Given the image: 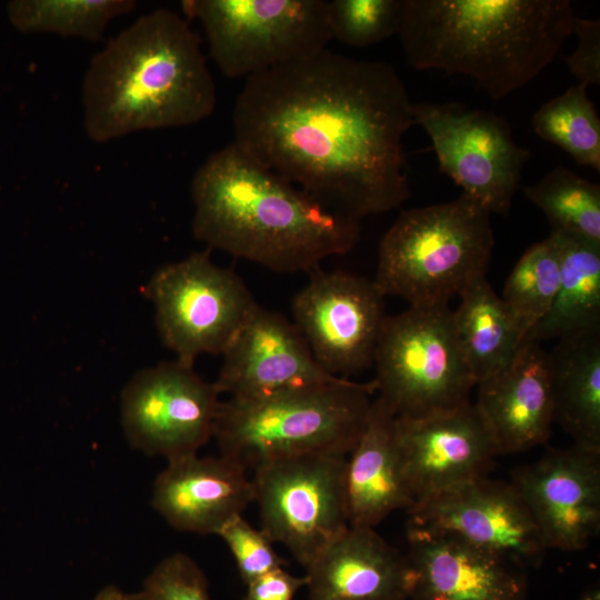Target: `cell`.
I'll return each mask as SVG.
<instances>
[{"mask_svg":"<svg viewBox=\"0 0 600 600\" xmlns=\"http://www.w3.org/2000/svg\"><path fill=\"white\" fill-rule=\"evenodd\" d=\"M328 11L332 39L367 47L398 33L402 0H332Z\"/></svg>","mask_w":600,"mask_h":600,"instance_id":"cell-30","label":"cell"},{"mask_svg":"<svg viewBox=\"0 0 600 600\" xmlns=\"http://www.w3.org/2000/svg\"><path fill=\"white\" fill-rule=\"evenodd\" d=\"M560 253V282L544 317L526 339H549L600 330V243L550 232Z\"/></svg>","mask_w":600,"mask_h":600,"instance_id":"cell-25","label":"cell"},{"mask_svg":"<svg viewBox=\"0 0 600 600\" xmlns=\"http://www.w3.org/2000/svg\"><path fill=\"white\" fill-rule=\"evenodd\" d=\"M404 476L414 503L486 477L498 451L474 403L419 417H397Z\"/></svg>","mask_w":600,"mask_h":600,"instance_id":"cell-16","label":"cell"},{"mask_svg":"<svg viewBox=\"0 0 600 600\" xmlns=\"http://www.w3.org/2000/svg\"><path fill=\"white\" fill-rule=\"evenodd\" d=\"M546 549L580 551L600 529V451L572 444L548 449L510 482Z\"/></svg>","mask_w":600,"mask_h":600,"instance_id":"cell-15","label":"cell"},{"mask_svg":"<svg viewBox=\"0 0 600 600\" xmlns=\"http://www.w3.org/2000/svg\"><path fill=\"white\" fill-rule=\"evenodd\" d=\"M234 142L330 210L359 221L409 197L402 137L413 102L392 66L324 49L246 79Z\"/></svg>","mask_w":600,"mask_h":600,"instance_id":"cell-1","label":"cell"},{"mask_svg":"<svg viewBox=\"0 0 600 600\" xmlns=\"http://www.w3.org/2000/svg\"><path fill=\"white\" fill-rule=\"evenodd\" d=\"M452 311L453 327L476 384L501 371L514 357L526 334L486 277L460 293Z\"/></svg>","mask_w":600,"mask_h":600,"instance_id":"cell-24","label":"cell"},{"mask_svg":"<svg viewBox=\"0 0 600 600\" xmlns=\"http://www.w3.org/2000/svg\"><path fill=\"white\" fill-rule=\"evenodd\" d=\"M244 600H293L306 586V577L289 573L284 568L269 571L249 582Z\"/></svg>","mask_w":600,"mask_h":600,"instance_id":"cell-34","label":"cell"},{"mask_svg":"<svg viewBox=\"0 0 600 600\" xmlns=\"http://www.w3.org/2000/svg\"><path fill=\"white\" fill-rule=\"evenodd\" d=\"M474 404L484 419L498 454L518 453L543 444L553 423L548 352L526 339L512 360L477 384Z\"/></svg>","mask_w":600,"mask_h":600,"instance_id":"cell-20","label":"cell"},{"mask_svg":"<svg viewBox=\"0 0 600 600\" xmlns=\"http://www.w3.org/2000/svg\"><path fill=\"white\" fill-rule=\"evenodd\" d=\"M306 569L309 600H406L407 556L373 528L349 527Z\"/></svg>","mask_w":600,"mask_h":600,"instance_id":"cell-21","label":"cell"},{"mask_svg":"<svg viewBox=\"0 0 600 600\" xmlns=\"http://www.w3.org/2000/svg\"><path fill=\"white\" fill-rule=\"evenodd\" d=\"M81 96L83 128L97 143L191 126L217 103L200 36L167 8L140 16L106 42L89 62Z\"/></svg>","mask_w":600,"mask_h":600,"instance_id":"cell-3","label":"cell"},{"mask_svg":"<svg viewBox=\"0 0 600 600\" xmlns=\"http://www.w3.org/2000/svg\"><path fill=\"white\" fill-rule=\"evenodd\" d=\"M138 594L140 600H211L202 570L182 552L161 560Z\"/></svg>","mask_w":600,"mask_h":600,"instance_id":"cell-31","label":"cell"},{"mask_svg":"<svg viewBox=\"0 0 600 600\" xmlns=\"http://www.w3.org/2000/svg\"><path fill=\"white\" fill-rule=\"evenodd\" d=\"M159 336L177 360L222 354L259 307L243 280L217 266L210 249L160 267L144 287Z\"/></svg>","mask_w":600,"mask_h":600,"instance_id":"cell-9","label":"cell"},{"mask_svg":"<svg viewBox=\"0 0 600 600\" xmlns=\"http://www.w3.org/2000/svg\"><path fill=\"white\" fill-rule=\"evenodd\" d=\"M396 419L380 398L373 399L366 426L347 457L344 492L350 527L374 528L391 512L414 504Z\"/></svg>","mask_w":600,"mask_h":600,"instance_id":"cell-22","label":"cell"},{"mask_svg":"<svg viewBox=\"0 0 600 600\" xmlns=\"http://www.w3.org/2000/svg\"><path fill=\"white\" fill-rule=\"evenodd\" d=\"M410 600H526L522 567L446 531L408 526Z\"/></svg>","mask_w":600,"mask_h":600,"instance_id":"cell-18","label":"cell"},{"mask_svg":"<svg viewBox=\"0 0 600 600\" xmlns=\"http://www.w3.org/2000/svg\"><path fill=\"white\" fill-rule=\"evenodd\" d=\"M93 600H140L138 592H124L120 588L110 584L101 589Z\"/></svg>","mask_w":600,"mask_h":600,"instance_id":"cell-35","label":"cell"},{"mask_svg":"<svg viewBox=\"0 0 600 600\" xmlns=\"http://www.w3.org/2000/svg\"><path fill=\"white\" fill-rule=\"evenodd\" d=\"M408 526L453 533L526 568L546 552L540 533L511 483L480 477L416 502Z\"/></svg>","mask_w":600,"mask_h":600,"instance_id":"cell-14","label":"cell"},{"mask_svg":"<svg viewBox=\"0 0 600 600\" xmlns=\"http://www.w3.org/2000/svg\"><path fill=\"white\" fill-rule=\"evenodd\" d=\"M220 393L179 360L136 372L120 398L123 432L136 449L168 460L197 453L213 436Z\"/></svg>","mask_w":600,"mask_h":600,"instance_id":"cell-12","label":"cell"},{"mask_svg":"<svg viewBox=\"0 0 600 600\" xmlns=\"http://www.w3.org/2000/svg\"><path fill=\"white\" fill-rule=\"evenodd\" d=\"M347 457L309 453L257 464L251 478L261 530L307 568L350 526L344 470Z\"/></svg>","mask_w":600,"mask_h":600,"instance_id":"cell-10","label":"cell"},{"mask_svg":"<svg viewBox=\"0 0 600 600\" xmlns=\"http://www.w3.org/2000/svg\"><path fill=\"white\" fill-rule=\"evenodd\" d=\"M251 502L247 468L222 454L168 460L153 484V508L172 528L186 532L217 534Z\"/></svg>","mask_w":600,"mask_h":600,"instance_id":"cell-19","label":"cell"},{"mask_svg":"<svg viewBox=\"0 0 600 600\" xmlns=\"http://www.w3.org/2000/svg\"><path fill=\"white\" fill-rule=\"evenodd\" d=\"M191 198L196 239L274 272H310L359 240V221L324 207L234 142L198 168Z\"/></svg>","mask_w":600,"mask_h":600,"instance_id":"cell-2","label":"cell"},{"mask_svg":"<svg viewBox=\"0 0 600 600\" xmlns=\"http://www.w3.org/2000/svg\"><path fill=\"white\" fill-rule=\"evenodd\" d=\"M292 298L293 323L318 363L346 378L373 364L387 314L384 297L373 281L320 267Z\"/></svg>","mask_w":600,"mask_h":600,"instance_id":"cell-13","label":"cell"},{"mask_svg":"<svg viewBox=\"0 0 600 600\" xmlns=\"http://www.w3.org/2000/svg\"><path fill=\"white\" fill-rule=\"evenodd\" d=\"M213 382L220 394L250 398L338 383L313 357L296 327L278 312L258 307L228 348Z\"/></svg>","mask_w":600,"mask_h":600,"instance_id":"cell-17","label":"cell"},{"mask_svg":"<svg viewBox=\"0 0 600 600\" xmlns=\"http://www.w3.org/2000/svg\"><path fill=\"white\" fill-rule=\"evenodd\" d=\"M376 392L396 417H419L470 402L476 386L449 303L387 316L374 352Z\"/></svg>","mask_w":600,"mask_h":600,"instance_id":"cell-7","label":"cell"},{"mask_svg":"<svg viewBox=\"0 0 600 600\" xmlns=\"http://www.w3.org/2000/svg\"><path fill=\"white\" fill-rule=\"evenodd\" d=\"M558 340L548 352L553 422L573 444L600 451V330Z\"/></svg>","mask_w":600,"mask_h":600,"instance_id":"cell-23","label":"cell"},{"mask_svg":"<svg viewBox=\"0 0 600 600\" xmlns=\"http://www.w3.org/2000/svg\"><path fill=\"white\" fill-rule=\"evenodd\" d=\"M573 34L578 46L563 60L578 83L600 84V21L576 17Z\"/></svg>","mask_w":600,"mask_h":600,"instance_id":"cell-33","label":"cell"},{"mask_svg":"<svg viewBox=\"0 0 600 600\" xmlns=\"http://www.w3.org/2000/svg\"><path fill=\"white\" fill-rule=\"evenodd\" d=\"M376 384L338 383L220 401L213 428L220 454L247 469L309 453L348 456L360 437Z\"/></svg>","mask_w":600,"mask_h":600,"instance_id":"cell-5","label":"cell"},{"mask_svg":"<svg viewBox=\"0 0 600 600\" xmlns=\"http://www.w3.org/2000/svg\"><path fill=\"white\" fill-rule=\"evenodd\" d=\"M569 0H402L407 62L472 78L493 99L528 84L573 34Z\"/></svg>","mask_w":600,"mask_h":600,"instance_id":"cell-4","label":"cell"},{"mask_svg":"<svg viewBox=\"0 0 600 600\" xmlns=\"http://www.w3.org/2000/svg\"><path fill=\"white\" fill-rule=\"evenodd\" d=\"M560 253L554 238L532 243L519 258L501 299L527 336L548 312L560 282Z\"/></svg>","mask_w":600,"mask_h":600,"instance_id":"cell-29","label":"cell"},{"mask_svg":"<svg viewBox=\"0 0 600 600\" xmlns=\"http://www.w3.org/2000/svg\"><path fill=\"white\" fill-rule=\"evenodd\" d=\"M523 192L544 213L550 232L600 243L599 184L564 166H557L537 183L527 186Z\"/></svg>","mask_w":600,"mask_h":600,"instance_id":"cell-27","label":"cell"},{"mask_svg":"<svg viewBox=\"0 0 600 600\" xmlns=\"http://www.w3.org/2000/svg\"><path fill=\"white\" fill-rule=\"evenodd\" d=\"M490 216L463 193L401 211L380 241L377 289L411 307L449 303L486 277L494 244Z\"/></svg>","mask_w":600,"mask_h":600,"instance_id":"cell-6","label":"cell"},{"mask_svg":"<svg viewBox=\"0 0 600 600\" xmlns=\"http://www.w3.org/2000/svg\"><path fill=\"white\" fill-rule=\"evenodd\" d=\"M579 600H600V589L599 587H592L586 590L579 598Z\"/></svg>","mask_w":600,"mask_h":600,"instance_id":"cell-36","label":"cell"},{"mask_svg":"<svg viewBox=\"0 0 600 600\" xmlns=\"http://www.w3.org/2000/svg\"><path fill=\"white\" fill-rule=\"evenodd\" d=\"M217 536L227 544L246 583L287 564L276 552L271 539L261 529L253 528L242 514L224 523Z\"/></svg>","mask_w":600,"mask_h":600,"instance_id":"cell-32","label":"cell"},{"mask_svg":"<svg viewBox=\"0 0 600 600\" xmlns=\"http://www.w3.org/2000/svg\"><path fill=\"white\" fill-rule=\"evenodd\" d=\"M413 117L430 137L441 172L490 214H506L530 158L507 120L454 102L413 103Z\"/></svg>","mask_w":600,"mask_h":600,"instance_id":"cell-11","label":"cell"},{"mask_svg":"<svg viewBox=\"0 0 600 600\" xmlns=\"http://www.w3.org/2000/svg\"><path fill=\"white\" fill-rule=\"evenodd\" d=\"M209 53L229 78L246 79L311 57L332 40L326 0H184Z\"/></svg>","mask_w":600,"mask_h":600,"instance_id":"cell-8","label":"cell"},{"mask_svg":"<svg viewBox=\"0 0 600 600\" xmlns=\"http://www.w3.org/2000/svg\"><path fill=\"white\" fill-rule=\"evenodd\" d=\"M532 128L578 164L600 172V118L587 86H572L541 106L532 117Z\"/></svg>","mask_w":600,"mask_h":600,"instance_id":"cell-28","label":"cell"},{"mask_svg":"<svg viewBox=\"0 0 600 600\" xmlns=\"http://www.w3.org/2000/svg\"><path fill=\"white\" fill-rule=\"evenodd\" d=\"M134 0H14L7 6L11 24L23 33H52L99 41L109 23L131 12Z\"/></svg>","mask_w":600,"mask_h":600,"instance_id":"cell-26","label":"cell"}]
</instances>
